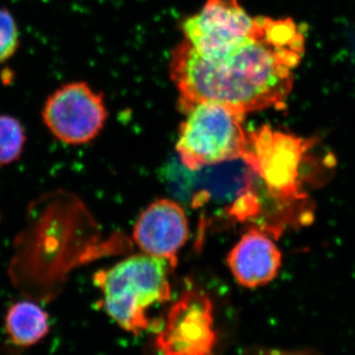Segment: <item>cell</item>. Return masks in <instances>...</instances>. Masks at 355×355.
Masks as SVG:
<instances>
[{
  "instance_id": "6da1fadb",
  "label": "cell",
  "mask_w": 355,
  "mask_h": 355,
  "mask_svg": "<svg viewBox=\"0 0 355 355\" xmlns=\"http://www.w3.org/2000/svg\"><path fill=\"white\" fill-rule=\"evenodd\" d=\"M304 43L300 26L291 18L266 17H257L242 43L214 58L200 57L182 42L170 64L182 110L214 102L246 114L284 105Z\"/></svg>"
},
{
  "instance_id": "7a4b0ae2",
  "label": "cell",
  "mask_w": 355,
  "mask_h": 355,
  "mask_svg": "<svg viewBox=\"0 0 355 355\" xmlns=\"http://www.w3.org/2000/svg\"><path fill=\"white\" fill-rule=\"evenodd\" d=\"M171 261L137 254L101 270L95 284L103 292L107 314L123 330L139 335L150 326L147 310L171 298Z\"/></svg>"
},
{
  "instance_id": "3957f363",
  "label": "cell",
  "mask_w": 355,
  "mask_h": 355,
  "mask_svg": "<svg viewBox=\"0 0 355 355\" xmlns=\"http://www.w3.org/2000/svg\"><path fill=\"white\" fill-rule=\"evenodd\" d=\"M316 144V139H303L266 125L248 132L243 159L275 197L299 200L308 198L304 184L317 183L319 166L312 156Z\"/></svg>"
},
{
  "instance_id": "277c9868",
  "label": "cell",
  "mask_w": 355,
  "mask_h": 355,
  "mask_svg": "<svg viewBox=\"0 0 355 355\" xmlns=\"http://www.w3.org/2000/svg\"><path fill=\"white\" fill-rule=\"evenodd\" d=\"M177 153L179 161L191 170L221 164L244 157L248 132L245 114L214 102H200L186 110Z\"/></svg>"
},
{
  "instance_id": "5b68a950",
  "label": "cell",
  "mask_w": 355,
  "mask_h": 355,
  "mask_svg": "<svg viewBox=\"0 0 355 355\" xmlns=\"http://www.w3.org/2000/svg\"><path fill=\"white\" fill-rule=\"evenodd\" d=\"M165 179L173 195L184 202L193 207H202L210 200L231 202L229 214L261 182L243 158L198 170L188 169L174 160L166 168Z\"/></svg>"
},
{
  "instance_id": "8992f818",
  "label": "cell",
  "mask_w": 355,
  "mask_h": 355,
  "mask_svg": "<svg viewBox=\"0 0 355 355\" xmlns=\"http://www.w3.org/2000/svg\"><path fill=\"white\" fill-rule=\"evenodd\" d=\"M103 97L87 83H72L57 89L44 103L42 116L58 139L83 144L94 139L107 120Z\"/></svg>"
},
{
  "instance_id": "52a82bcc",
  "label": "cell",
  "mask_w": 355,
  "mask_h": 355,
  "mask_svg": "<svg viewBox=\"0 0 355 355\" xmlns=\"http://www.w3.org/2000/svg\"><path fill=\"white\" fill-rule=\"evenodd\" d=\"M207 294L188 291L172 306L155 345L160 355H214L217 336Z\"/></svg>"
},
{
  "instance_id": "ba28073f",
  "label": "cell",
  "mask_w": 355,
  "mask_h": 355,
  "mask_svg": "<svg viewBox=\"0 0 355 355\" xmlns=\"http://www.w3.org/2000/svg\"><path fill=\"white\" fill-rule=\"evenodd\" d=\"M256 24L238 0H207L184 21V42L200 57L214 58L242 43Z\"/></svg>"
},
{
  "instance_id": "9c48e42d",
  "label": "cell",
  "mask_w": 355,
  "mask_h": 355,
  "mask_svg": "<svg viewBox=\"0 0 355 355\" xmlns=\"http://www.w3.org/2000/svg\"><path fill=\"white\" fill-rule=\"evenodd\" d=\"M133 239L146 254L176 266L177 254L189 239V222L183 207L171 200L151 203L137 219Z\"/></svg>"
},
{
  "instance_id": "30bf717a",
  "label": "cell",
  "mask_w": 355,
  "mask_h": 355,
  "mask_svg": "<svg viewBox=\"0 0 355 355\" xmlns=\"http://www.w3.org/2000/svg\"><path fill=\"white\" fill-rule=\"evenodd\" d=\"M227 261L240 286L256 288L277 277L282 266V253L268 231L253 228L231 250Z\"/></svg>"
},
{
  "instance_id": "8fae6325",
  "label": "cell",
  "mask_w": 355,
  "mask_h": 355,
  "mask_svg": "<svg viewBox=\"0 0 355 355\" xmlns=\"http://www.w3.org/2000/svg\"><path fill=\"white\" fill-rule=\"evenodd\" d=\"M4 330L10 347L21 350L30 349L50 333V318L38 302L18 301L7 310Z\"/></svg>"
},
{
  "instance_id": "7c38bea8",
  "label": "cell",
  "mask_w": 355,
  "mask_h": 355,
  "mask_svg": "<svg viewBox=\"0 0 355 355\" xmlns=\"http://www.w3.org/2000/svg\"><path fill=\"white\" fill-rule=\"evenodd\" d=\"M26 141L23 125L17 119L0 116V165L10 164L22 153Z\"/></svg>"
},
{
  "instance_id": "4fadbf2b",
  "label": "cell",
  "mask_w": 355,
  "mask_h": 355,
  "mask_svg": "<svg viewBox=\"0 0 355 355\" xmlns=\"http://www.w3.org/2000/svg\"><path fill=\"white\" fill-rule=\"evenodd\" d=\"M19 43V30L12 14L6 8H0V64L15 55Z\"/></svg>"
},
{
  "instance_id": "5bb4252c",
  "label": "cell",
  "mask_w": 355,
  "mask_h": 355,
  "mask_svg": "<svg viewBox=\"0 0 355 355\" xmlns=\"http://www.w3.org/2000/svg\"><path fill=\"white\" fill-rule=\"evenodd\" d=\"M251 355H322L316 349H257Z\"/></svg>"
}]
</instances>
